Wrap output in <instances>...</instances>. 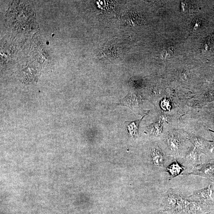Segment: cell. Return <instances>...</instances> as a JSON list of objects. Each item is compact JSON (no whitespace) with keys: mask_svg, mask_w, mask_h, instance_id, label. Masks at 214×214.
Masks as SVG:
<instances>
[{"mask_svg":"<svg viewBox=\"0 0 214 214\" xmlns=\"http://www.w3.org/2000/svg\"><path fill=\"white\" fill-rule=\"evenodd\" d=\"M183 197L179 189L170 188L164 194L163 207L165 210L178 211Z\"/></svg>","mask_w":214,"mask_h":214,"instance_id":"obj_1","label":"cell"},{"mask_svg":"<svg viewBox=\"0 0 214 214\" xmlns=\"http://www.w3.org/2000/svg\"><path fill=\"white\" fill-rule=\"evenodd\" d=\"M190 171L189 173L182 174L200 176L214 182V163L200 164L194 167Z\"/></svg>","mask_w":214,"mask_h":214,"instance_id":"obj_3","label":"cell"},{"mask_svg":"<svg viewBox=\"0 0 214 214\" xmlns=\"http://www.w3.org/2000/svg\"><path fill=\"white\" fill-rule=\"evenodd\" d=\"M46 44H47V45H48L49 44V42L48 41L46 42Z\"/></svg>","mask_w":214,"mask_h":214,"instance_id":"obj_10","label":"cell"},{"mask_svg":"<svg viewBox=\"0 0 214 214\" xmlns=\"http://www.w3.org/2000/svg\"><path fill=\"white\" fill-rule=\"evenodd\" d=\"M54 35V34H53V35H52V37H53Z\"/></svg>","mask_w":214,"mask_h":214,"instance_id":"obj_11","label":"cell"},{"mask_svg":"<svg viewBox=\"0 0 214 214\" xmlns=\"http://www.w3.org/2000/svg\"><path fill=\"white\" fill-rule=\"evenodd\" d=\"M200 153L197 150L194 149L189 150L183 159L182 166H184L185 168H191V170L194 167L200 164Z\"/></svg>","mask_w":214,"mask_h":214,"instance_id":"obj_6","label":"cell"},{"mask_svg":"<svg viewBox=\"0 0 214 214\" xmlns=\"http://www.w3.org/2000/svg\"><path fill=\"white\" fill-rule=\"evenodd\" d=\"M173 54V51L171 48H168L164 50L163 52L161 54V57L163 59H167L171 56Z\"/></svg>","mask_w":214,"mask_h":214,"instance_id":"obj_9","label":"cell"},{"mask_svg":"<svg viewBox=\"0 0 214 214\" xmlns=\"http://www.w3.org/2000/svg\"><path fill=\"white\" fill-rule=\"evenodd\" d=\"M167 144L171 155L176 159L182 158L181 149L183 142L181 138L173 135L170 136L167 138Z\"/></svg>","mask_w":214,"mask_h":214,"instance_id":"obj_4","label":"cell"},{"mask_svg":"<svg viewBox=\"0 0 214 214\" xmlns=\"http://www.w3.org/2000/svg\"><path fill=\"white\" fill-rule=\"evenodd\" d=\"M188 201L201 203H208L214 202V189L209 185L206 188L195 191L192 195L186 197Z\"/></svg>","mask_w":214,"mask_h":214,"instance_id":"obj_2","label":"cell"},{"mask_svg":"<svg viewBox=\"0 0 214 214\" xmlns=\"http://www.w3.org/2000/svg\"><path fill=\"white\" fill-rule=\"evenodd\" d=\"M185 169V167L178 163L177 161L174 159V162L167 166L166 167L165 171L169 173L171 177L174 178L182 174V172Z\"/></svg>","mask_w":214,"mask_h":214,"instance_id":"obj_7","label":"cell"},{"mask_svg":"<svg viewBox=\"0 0 214 214\" xmlns=\"http://www.w3.org/2000/svg\"><path fill=\"white\" fill-rule=\"evenodd\" d=\"M151 160L153 166L160 169H166L168 166V160L164 153L161 150L156 147H154L151 152Z\"/></svg>","mask_w":214,"mask_h":214,"instance_id":"obj_5","label":"cell"},{"mask_svg":"<svg viewBox=\"0 0 214 214\" xmlns=\"http://www.w3.org/2000/svg\"><path fill=\"white\" fill-rule=\"evenodd\" d=\"M141 120L133 122L126 121L125 123L126 129L130 135L134 138L138 134V125Z\"/></svg>","mask_w":214,"mask_h":214,"instance_id":"obj_8","label":"cell"}]
</instances>
